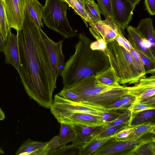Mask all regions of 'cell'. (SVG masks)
Returning a JSON list of instances; mask_svg holds the SVG:
<instances>
[{
    "label": "cell",
    "instance_id": "cell-1",
    "mask_svg": "<svg viewBox=\"0 0 155 155\" xmlns=\"http://www.w3.org/2000/svg\"><path fill=\"white\" fill-rule=\"evenodd\" d=\"M38 28L26 8L21 29L17 32L20 65L18 72L27 94L50 109L57 78L53 70Z\"/></svg>",
    "mask_w": 155,
    "mask_h": 155
},
{
    "label": "cell",
    "instance_id": "cell-47",
    "mask_svg": "<svg viewBox=\"0 0 155 155\" xmlns=\"http://www.w3.org/2000/svg\"><path fill=\"white\" fill-rule=\"evenodd\" d=\"M5 118V113L0 107V120H3Z\"/></svg>",
    "mask_w": 155,
    "mask_h": 155
},
{
    "label": "cell",
    "instance_id": "cell-25",
    "mask_svg": "<svg viewBox=\"0 0 155 155\" xmlns=\"http://www.w3.org/2000/svg\"><path fill=\"white\" fill-rule=\"evenodd\" d=\"M114 136L102 139L93 138L81 147L80 155H91Z\"/></svg>",
    "mask_w": 155,
    "mask_h": 155
},
{
    "label": "cell",
    "instance_id": "cell-43",
    "mask_svg": "<svg viewBox=\"0 0 155 155\" xmlns=\"http://www.w3.org/2000/svg\"><path fill=\"white\" fill-rule=\"evenodd\" d=\"M146 10L151 15L155 14V0H144Z\"/></svg>",
    "mask_w": 155,
    "mask_h": 155
},
{
    "label": "cell",
    "instance_id": "cell-45",
    "mask_svg": "<svg viewBox=\"0 0 155 155\" xmlns=\"http://www.w3.org/2000/svg\"><path fill=\"white\" fill-rule=\"evenodd\" d=\"M5 45V43L3 41L0 32V51L1 52H3Z\"/></svg>",
    "mask_w": 155,
    "mask_h": 155
},
{
    "label": "cell",
    "instance_id": "cell-11",
    "mask_svg": "<svg viewBox=\"0 0 155 155\" xmlns=\"http://www.w3.org/2000/svg\"><path fill=\"white\" fill-rule=\"evenodd\" d=\"M8 30L4 52L6 64L12 65L18 72L20 65L18 37Z\"/></svg>",
    "mask_w": 155,
    "mask_h": 155
},
{
    "label": "cell",
    "instance_id": "cell-13",
    "mask_svg": "<svg viewBox=\"0 0 155 155\" xmlns=\"http://www.w3.org/2000/svg\"><path fill=\"white\" fill-rule=\"evenodd\" d=\"M89 26L99 33L106 45L114 40L117 35L118 26L110 17H107L104 20H101Z\"/></svg>",
    "mask_w": 155,
    "mask_h": 155
},
{
    "label": "cell",
    "instance_id": "cell-29",
    "mask_svg": "<svg viewBox=\"0 0 155 155\" xmlns=\"http://www.w3.org/2000/svg\"><path fill=\"white\" fill-rule=\"evenodd\" d=\"M4 6L3 1L0 0V32L3 41L6 43L9 30Z\"/></svg>",
    "mask_w": 155,
    "mask_h": 155
},
{
    "label": "cell",
    "instance_id": "cell-41",
    "mask_svg": "<svg viewBox=\"0 0 155 155\" xmlns=\"http://www.w3.org/2000/svg\"><path fill=\"white\" fill-rule=\"evenodd\" d=\"M48 155L51 152L54 151L59 146V138L58 136L53 137L48 142Z\"/></svg>",
    "mask_w": 155,
    "mask_h": 155
},
{
    "label": "cell",
    "instance_id": "cell-30",
    "mask_svg": "<svg viewBox=\"0 0 155 155\" xmlns=\"http://www.w3.org/2000/svg\"><path fill=\"white\" fill-rule=\"evenodd\" d=\"M131 116V113L130 110L129 109L124 110V111L120 114L115 119L102 125L100 130L110 126L129 123Z\"/></svg>",
    "mask_w": 155,
    "mask_h": 155
},
{
    "label": "cell",
    "instance_id": "cell-46",
    "mask_svg": "<svg viewBox=\"0 0 155 155\" xmlns=\"http://www.w3.org/2000/svg\"><path fill=\"white\" fill-rule=\"evenodd\" d=\"M141 0H125V1L129 2L133 6H136Z\"/></svg>",
    "mask_w": 155,
    "mask_h": 155
},
{
    "label": "cell",
    "instance_id": "cell-35",
    "mask_svg": "<svg viewBox=\"0 0 155 155\" xmlns=\"http://www.w3.org/2000/svg\"><path fill=\"white\" fill-rule=\"evenodd\" d=\"M155 109V106L148 105L140 102L134 103L129 108L131 114H135L142 111Z\"/></svg>",
    "mask_w": 155,
    "mask_h": 155
},
{
    "label": "cell",
    "instance_id": "cell-22",
    "mask_svg": "<svg viewBox=\"0 0 155 155\" xmlns=\"http://www.w3.org/2000/svg\"><path fill=\"white\" fill-rule=\"evenodd\" d=\"M132 132L125 139L122 140L131 139L141 137L147 134H154V121H150L133 127Z\"/></svg>",
    "mask_w": 155,
    "mask_h": 155
},
{
    "label": "cell",
    "instance_id": "cell-12",
    "mask_svg": "<svg viewBox=\"0 0 155 155\" xmlns=\"http://www.w3.org/2000/svg\"><path fill=\"white\" fill-rule=\"evenodd\" d=\"M71 125H80L94 127L102 126L106 123L103 122L100 117L91 114L77 113L64 117L58 122Z\"/></svg>",
    "mask_w": 155,
    "mask_h": 155
},
{
    "label": "cell",
    "instance_id": "cell-3",
    "mask_svg": "<svg viewBox=\"0 0 155 155\" xmlns=\"http://www.w3.org/2000/svg\"><path fill=\"white\" fill-rule=\"evenodd\" d=\"M83 100L92 108L104 111V108L114 101L128 94L126 87L107 86L98 81L93 75L67 88Z\"/></svg>",
    "mask_w": 155,
    "mask_h": 155
},
{
    "label": "cell",
    "instance_id": "cell-26",
    "mask_svg": "<svg viewBox=\"0 0 155 155\" xmlns=\"http://www.w3.org/2000/svg\"><path fill=\"white\" fill-rule=\"evenodd\" d=\"M84 8L93 23L101 20L102 12L94 0H83Z\"/></svg>",
    "mask_w": 155,
    "mask_h": 155
},
{
    "label": "cell",
    "instance_id": "cell-31",
    "mask_svg": "<svg viewBox=\"0 0 155 155\" xmlns=\"http://www.w3.org/2000/svg\"><path fill=\"white\" fill-rule=\"evenodd\" d=\"M155 141L144 143L136 150L134 155H155Z\"/></svg>",
    "mask_w": 155,
    "mask_h": 155
},
{
    "label": "cell",
    "instance_id": "cell-36",
    "mask_svg": "<svg viewBox=\"0 0 155 155\" xmlns=\"http://www.w3.org/2000/svg\"><path fill=\"white\" fill-rule=\"evenodd\" d=\"M142 61L144 65L146 74H153L155 72V62H153L150 60L147 57L137 52Z\"/></svg>",
    "mask_w": 155,
    "mask_h": 155
},
{
    "label": "cell",
    "instance_id": "cell-10",
    "mask_svg": "<svg viewBox=\"0 0 155 155\" xmlns=\"http://www.w3.org/2000/svg\"><path fill=\"white\" fill-rule=\"evenodd\" d=\"M112 19L123 32L128 26L135 6L125 0H111Z\"/></svg>",
    "mask_w": 155,
    "mask_h": 155
},
{
    "label": "cell",
    "instance_id": "cell-16",
    "mask_svg": "<svg viewBox=\"0 0 155 155\" xmlns=\"http://www.w3.org/2000/svg\"><path fill=\"white\" fill-rule=\"evenodd\" d=\"M48 142L28 140L24 142L17 150L16 155H48Z\"/></svg>",
    "mask_w": 155,
    "mask_h": 155
},
{
    "label": "cell",
    "instance_id": "cell-48",
    "mask_svg": "<svg viewBox=\"0 0 155 155\" xmlns=\"http://www.w3.org/2000/svg\"><path fill=\"white\" fill-rule=\"evenodd\" d=\"M4 153V151L1 147H0V155Z\"/></svg>",
    "mask_w": 155,
    "mask_h": 155
},
{
    "label": "cell",
    "instance_id": "cell-44",
    "mask_svg": "<svg viewBox=\"0 0 155 155\" xmlns=\"http://www.w3.org/2000/svg\"><path fill=\"white\" fill-rule=\"evenodd\" d=\"M140 102L148 105L155 106V95L143 100Z\"/></svg>",
    "mask_w": 155,
    "mask_h": 155
},
{
    "label": "cell",
    "instance_id": "cell-28",
    "mask_svg": "<svg viewBox=\"0 0 155 155\" xmlns=\"http://www.w3.org/2000/svg\"><path fill=\"white\" fill-rule=\"evenodd\" d=\"M81 147L72 144L59 147L54 151L50 152L48 155H80Z\"/></svg>",
    "mask_w": 155,
    "mask_h": 155
},
{
    "label": "cell",
    "instance_id": "cell-17",
    "mask_svg": "<svg viewBox=\"0 0 155 155\" xmlns=\"http://www.w3.org/2000/svg\"><path fill=\"white\" fill-rule=\"evenodd\" d=\"M134 86L127 87L128 94L135 97L136 98L146 93L147 92L155 89V74H152L147 77H143Z\"/></svg>",
    "mask_w": 155,
    "mask_h": 155
},
{
    "label": "cell",
    "instance_id": "cell-32",
    "mask_svg": "<svg viewBox=\"0 0 155 155\" xmlns=\"http://www.w3.org/2000/svg\"><path fill=\"white\" fill-rule=\"evenodd\" d=\"M97 5L105 18L110 17L112 18L111 0H97Z\"/></svg>",
    "mask_w": 155,
    "mask_h": 155
},
{
    "label": "cell",
    "instance_id": "cell-27",
    "mask_svg": "<svg viewBox=\"0 0 155 155\" xmlns=\"http://www.w3.org/2000/svg\"><path fill=\"white\" fill-rule=\"evenodd\" d=\"M128 123L112 126L101 130L94 138L99 139L114 136L121 130L127 127Z\"/></svg>",
    "mask_w": 155,
    "mask_h": 155
},
{
    "label": "cell",
    "instance_id": "cell-14",
    "mask_svg": "<svg viewBox=\"0 0 155 155\" xmlns=\"http://www.w3.org/2000/svg\"><path fill=\"white\" fill-rule=\"evenodd\" d=\"M126 28L128 33V40L133 47L151 61L155 62V55L150 49L145 47L143 42V38L136 28L130 25Z\"/></svg>",
    "mask_w": 155,
    "mask_h": 155
},
{
    "label": "cell",
    "instance_id": "cell-4",
    "mask_svg": "<svg viewBox=\"0 0 155 155\" xmlns=\"http://www.w3.org/2000/svg\"><path fill=\"white\" fill-rule=\"evenodd\" d=\"M105 51L120 84H134L146 74L142 60L134 58L116 40L106 45Z\"/></svg>",
    "mask_w": 155,
    "mask_h": 155
},
{
    "label": "cell",
    "instance_id": "cell-37",
    "mask_svg": "<svg viewBox=\"0 0 155 155\" xmlns=\"http://www.w3.org/2000/svg\"><path fill=\"white\" fill-rule=\"evenodd\" d=\"M122 98L114 101L106 106L104 108V111L106 112L123 110Z\"/></svg>",
    "mask_w": 155,
    "mask_h": 155
},
{
    "label": "cell",
    "instance_id": "cell-18",
    "mask_svg": "<svg viewBox=\"0 0 155 155\" xmlns=\"http://www.w3.org/2000/svg\"><path fill=\"white\" fill-rule=\"evenodd\" d=\"M135 28L143 38L150 42L153 50L155 51V31L152 19L146 18L142 19Z\"/></svg>",
    "mask_w": 155,
    "mask_h": 155
},
{
    "label": "cell",
    "instance_id": "cell-8",
    "mask_svg": "<svg viewBox=\"0 0 155 155\" xmlns=\"http://www.w3.org/2000/svg\"><path fill=\"white\" fill-rule=\"evenodd\" d=\"M40 31L53 70L58 78L62 73L65 64L62 51L63 40L55 42L49 38L41 28Z\"/></svg>",
    "mask_w": 155,
    "mask_h": 155
},
{
    "label": "cell",
    "instance_id": "cell-42",
    "mask_svg": "<svg viewBox=\"0 0 155 155\" xmlns=\"http://www.w3.org/2000/svg\"><path fill=\"white\" fill-rule=\"evenodd\" d=\"M106 45L103 40L100 41H92L90 45L91 48L93 50H101L106 52Z\"/></svg>",
    "mask_w": 155,
    "mask_h": 155
},
{
    "label": "cell",
    "instance_id": "cell-21",
    "mask_svg": "<svg viewBox=\"0 0 155 155\" xmlns=\"http://www.w3.org/2000/svg\"><path fill=\"white\" fill-rule=\"evenodd\" d=\"M95 76L98 81L105 85L114 87L121 86L119 83L118 78L110 66L106 70L96 74Z\"/></svg>",
    "mask_w": 155,
    "mask_h": 155
},
{
    "label": "cell",
    "instance_id": "cell-19",
    "mask_svg": "<svg viewBox=\"0 0 155 155\" xmlns=\"http://www.w3.org/2000/svg\"><path fill=\"white\" fill-rule=\"evenodd\" d=\"M26 8L34 22L39 28L43 27L42 13L43 7L38 0H26Z\"/></svg>",
    "mask_w": 155,
    "mask_h": 155
},
{
    "label": "cell",
    "instance_id": "cell-20",
    "mask_svg": "<svg viewBox=\"0 0 155 155\" xmlns=\"http://www.w3.org/2000/svg\"><path fill=\"white\" fill-rule=\"evenodd\" d=\"M155 109L147 110L135 114H131L128 126H135L151 121H154Z\"/></svg>",
    "mask_w": 155,
    "mask_h": 155
},
{
    "label": "cell",
    "instance_id": "cell-33",
    "mask_svg": "<svg viewBox=\"0 0 155 155\" xmlns=\"http://www.w3.org/2000/svg\"><path fill=\"white\" fill-rule=\"evenodd\" d=\"M58 94L60 97L69 101L85 103L84 101L78 95L67 88H63Z\"/></svg>",
    "mask_w": 155,
    "mask_h": 155
},
{
    "label": "cell",
    "instance_id": "cell-40",
    "mask_svg": "<svg viewBox=\"0 0 155 155\" xmlns=\"http://www.w3.org/2000/svg\"><path fill=\"white\" fill-rule=\"evenodd\" d=\"M123 110L129 109L135 102L136 98L133 96L127 94L122 98Z\"/></svg>",
    "mask_w": 155,
    "mask_h": 155
},
{
    "label": "cell",
    "instance_id": "cell-6",
    "mask_svg": "<svg viewBox=\"0 0 155 155\" xmlns=\"http://www.w3.org/2000/svg\"><path fill=\"white\" fill-rule=\"evenodd\" d=\"M155 141V134L148 133L124 140L117 141L114 137L105 143L92 155H134L137 149L147 142Z\"/></svg>",
    "mask_w": 155,
    "mask_h": 155
},
{
    "label": "cell",
    "instance_id": "cell-15",
    "mask_svg": "<svg viewBox=\"0 0 155 155\" xmlns=\"http://www.w3.org/2000/svg\"><path fill=\"white\" fill-rule=\"evenodd\" d=\"M75 131L76 137L72 144L81 147L93 138L100 130L102 126L91 127L80 125H72Z\"/></svg>",
    "mask_w": 155,
    "mask_h": 155
},
{
    "label": "cell",
    "instance_id": "cell-5",
    "mask_svg": "<svg viewBox=\"0 0 155 155\" xmlns=\"http://www.w3.org/2000/svg\"><path fill=\"white\" fill-rule=\"evenodd\" d=\"M68 5L64 0H45L42 18L45 25L64 38L75 36L77 31L70 26L67 17Z\"/></svg>",
    "mask_w": 155,
    "mask_h": 155
},
{
    "label": "cell",
    "instance_id": "cell-23",
    "mask_svg": "<svg viewBox=\"0 0 155 155\" xmlns=\"http://www.w3.org/2000/svg\"><path fill=\"white\" fill-rule=\"evenodd\" d=\"M64 0L80 16L87 27L93 24L84 8L83 0Z\"/></svg>",
    "mask_w": 155,
    "mask_h": 155
},
{
    "label": "cell",
    "instance_id": "cell-7",
    "mask_svg": "<svg viewBox=\"0 0 155 155\" xmlns=\"http://www.w3.org/2000/svg\"><path fill=\"white\" fill-rule=\"evenodd\" d=\"M51 114L58 122L62 119L77 113L88 114L101 117L104 112L91 108V105L84 103L68 100L56 94L51 106Z\"/></svg>",
    "mask_w": 155,
    "mask_h": 155
},
{
    "label": "cell",
    "instance_id": "cell-2",
    "mask_svg": "<svg viewBox=\"0 0 155 155\" xmlns=\"http://www.w3.org/2000/svg\"><path fill=\"white\" fill-rule=\"evenodd\" d=\"M75 51L65 62L60 76L63 88H68L85 78L95 75L110 67L108 57L101 50H93V41L86 35L80 33Z\"/></svg>",
    "mask_w": 155,
    "mask_h": 155
},
{
    "label": "cell",
    "instance_id": "cell-38",
    "mask_svg": "<svg viewBox=\"0 0 155 155\" xmlns=\"http://www.w3.org/2000/svg\"><path fill=\"white\" fill-rule=\"evenodd\" d=\"M116 111H110L104 112L101 117V120L104 123L114 120L120 114L117 113Z\"/></svg>",
    "mask_w": 155,
    "mask_h": 155
},
{
    "label": "cell",
    "instance_id": "cell-34",
    "mask_svg": "<svg viewBox=\"0 0 155 155\" xmlns=\"http://www.w3.org/2000/svg\"><path fill=\"white\" fill-rule=\"evenodd\" d=\"M120 46L124 47L129 52L130 51L132 46L124 37L120 28L118 26V27L117 34L115 40Z\"/></svg>",
    "mask_w": 155,
    "mask_h": 155
},
{
    "label": "cell",
    "instance_id": "cell-9",
    "mask_svg": "<svg viewBox=\"0 0 155 155\" xmlns=\"http://www.w3.org/2000/svg\"><path fill=\"white\" fill-rule=\"evenodd\" d=\"M4 6L9 29L17 32L21 28L26 7V0H3Z\"/></svg>",
    "mask_w": 155,
    "mask_h": 155
},
{
    "label": "cell",
    "instance_id": "cell-49",
    "mask_svg": "<svg viewBox=\"0 0 155 155\" xmlns=\"http://www.w3.org/2000/svg\"><path fill=\"white\" fill-rule=\"evenodd\" d=\"M2 0L3 1V0Z\"/></svg>",
    "mask_w": 155,
    "mask_h": 155
},
{
    "label": "cell",
    "instance_id": "cell-39",
    "mask_svg": "<svg viewBox=\"0 0 155 155\" xmlns=\"http://www.w3.org/2000/svg\"><path fill=\"white\" fill-rule=\"evenodd\" d=\"M133 128V127L128 126L122 129L115 135V139L117 141H120L124 140L132 132Z\"/></svg>",
    "mask_w": 155,
    "mask_h": 155
},
{
    "label": "cell",
    "instance_id": "cell-50",
    "mask_svg": "<svg viewBox=\"0 0 155 155\" xmlns=\"http://www.w3.org/2000/svg\"></svg>",
    "mask_w": 155,
    "mask_h": 155
},
{
    "label": "cell",
    "instance_id": "cell-24",
    "mask_svg": "<svg viewBox=\"0 0 155 155\" xmlns=\"http://www.w3.org/2000/svg\"><path fill=\"white\" fill-rule=\"evenodd\" d=\"M61 128L58 136L59 147L66 145L68 143L72 142L75 139L76 134L72 125L60 123Z\"/></svg>",
    "mask_w": 155,
    "mask_h": 155
}]
</instances>
